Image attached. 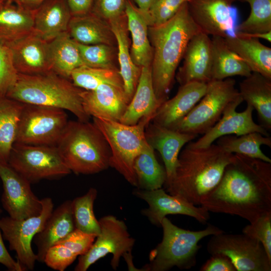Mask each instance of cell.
<instances>
[{
    "instance_id": "7",
    "label": "cell",
    "mask_w": 271,
    "mask_h": 271,
    "mask_svg": "<svg viewBox=\"0 0 271 271\" xmlns=\"http://www.w3.org/2000/svg\"><path fill=\"white\" fill-rule=\"evenodd\" d=\"M149 117L142 118L134 125L93 117V122L100 130L110 150L109 167L121 174L132 186L138 187L133 169L136 158L148 144L145 129L152 121Z\"/></svg>"
},
{
    "instance_id": "43",
    "label": "cell",
    "mask_w": 271,
    "mask_h": 271,
    "mask_svg": "<svg viewBox=\"0 0 271 271\" xmlns=\"http://www.w3.org/2000/svg\"><path fill=\"white\" fill-rule=\"evenodd\" d=\"M188 0H154L148 12L150 26L162 25L173 18Z\"/></svg>"
},
{
    "instance_id": "1",
    "label": "cell",
    "mask_w": 271,
    "mask_h": 271,
    "mask_svg": "<svg viewBox=\"0 0 271 271\" xmlns=\"http://www.w3.org/2000/svg\"><path fill=\"white\" fill-rule=\"evenodd\" d=\"M200 205L209 212L236 215L249 223L271 212V163L234 154Z\"/></svg>"
},
{
    "instance_id": "32",
    "label": "cell",
    "mask_w": 271,
    "mask_h": 271,
    "mask_svg": "<svg viewBox=\"0 0 271 271\" xmlns=\"http://www.w3.org/2000/svg\"><path fill=\"white\" fill-rule=\"evenodd\" d=\"M51 70L70 79L71 73L85 65L77 43L65 32L48 42Z\"/></svg>"
},
{
    "instance_id": "9",
    "label": "cell",
    "mask_w": 271,
    "mask_h": 271,
    "mask_svg": "<svg viewBox=\"0 0 271 271\" xmlns=\"http://www.w3.org/2000/svg\"><path fill=\"white\" fill-rule=\"evenodd\" d=\"M8 164L31 184L58 179L71 173L54 146L14 143Z\"/></svg>"
},
{
    "instance_id": "33",
    "label": "cell",
    "mask_w": 271,
    "mask_h": 271,
    "mask_svg": "<svg viewBox=\"0 0 271 271\" xmlns=\"http://www.w3.org/2000/svg\"><path fill=\"white\" fill-rule=\"evenodd\" d=\"M211 80L234 76L247 77L251 71L245 62L227 46L225 38L212 36Z\"/></svg>"
},
{
    "instance_id": "41",
    "label": "cell",
    "mask_w": 271,
    "mask_h": 271,
    "mask_svg": "<svg viewBox=\"0 0 271 271\" xmlns=\"http://www.w3.org/2000/svg\"><path fill=\"white\" fill-rule=\"evenodd\" d=\"M18 76L11 49L0 42V99L6 97Z\"/></svg>"
},
{
    "instance_id": "44",
    "label": "cell",
    "mask_w": 271,
    "mask_h": 271,
    "mask_svg": "<svg viewBox=\"0 0 271 271\" xmlns=\"http://www.w3.org/2000/svg\"><path fill=\"white\" fill-rule=\"evenodd\" d=\"M77 257L70 249L62 244L57 243L47 250L44 262L53 269L64 271Z\"/></svg>"
},
{
    "instance_id": "23",
    "label": "cell",
    "mask_w": 271,
    "mask_h": 271,
    "mask_svg": "<svg viewBox=\"0 0 271 271\" xmlns=\"http://www.w3.org/2000/svg\"><path fill=\"white\" fill-rule=\"evenodd\" d=\"M75 228L72 200H67L53 209L43 229L34 237L37 261L44 262L49 248L61 240Z\"/></svg>"
},
{
    "instance_id": "36",
    "label": "cell",
    "mask_w": 271,
    "mask_h": 271,
    "mask_svg": "<svg viewBox=\"0 0 271 271\" xmlns=\"http://www.w3.org/2000/svg\"><path fill=\"white\" fill-rule=\"evenodd\" d=\"M217 143L227 152L246 156L271 163V159L260 149L262 145L271 147V138L269 136H265L257 132L240 136L226 135L218 138Z\"/></svg>"
},
{
    "instance_id": "13",
    "label": "cell",
    "mask_w": 271,
    "mask_h": 271,
    "mask_svg": "<svg viewBox=\"0 0 271 271\" xmlns=\"http://www.w3.org/2000/svg\"><path fill=\"white\" fill-rule=\"evenodd\" d=\"M211 236L207 246L208 253L226 255L237 271L271 270V260L258 240L243 233L223 232Z\"/></svg>"
},
{
    "instance_id": "5",
    "label": "cell",
    "mask_w": 271,
    "mask_h": 271,
    "mask_svg": "<svg viewBox=\"0 0 271 271\" xmlns=\"http://www.w3.org/2000/svg\"><path fill=\"white\" fill-rule=\"evenodd\" d=\"M56 147L76 174H94L109 167V147L93 122L69 120Z\"/></svg>"
},
{
    "instance_id": "16",
    "label": "cell",
    "mask_w": 271,
    "mask_h": 271,
    "mask_svg": "<svg viewBox=\"0 0 271 271\" xmlns=\"http://www.w3.org/2000/svg\"><path fill=\"white\" fill-rule=\"evenodd\" d=\"M134 195L145 201L149 205L142 213L154 225H160L167 215L180 214L195 218L201 223H206L210 218L209 212L202 206L198 207L187 201L167 193L162 188L153 190L138 189Z\"/></svg>"
},
{
    "instance_id": "45",
    "label": "cell",
    "mask_w": 271,
    "mask_h": 271,
    "mask_svg": "<svg viewBox=\"0 0 271 271\" xmlns=\"http://www.w3.org/2000/svg\"><path fill=\"white\" fill-rule=\"evenodd\" d=\"M126 0H93L92 13L108 22L125 14Z\"/></svg>"
},
{
    "instance_id": "51",
    "label": "cell",
    "mask_w": 271,
    "mask_h": 271,
    "mask_svg": "<svg viewBox=\"0 0 271 271\" xmlns=\"http://www.w3.org/2000/svg\"><path fill=\"white\" fill-rule=\"evenodd\" d=\"M137 6L141 10L148 12L154 0H133Z\"/></svg>"
},
{
    "instance_id": "20",
    "label": "cell",
    "mask_w": 271,
    "mask_h": 271,
    "mask_svg": "<svg viewBox=\"0 0 271 271\" xmlns=\"http://www.w3.org/2000/svg\"><path fill=\"white\" fill-rule=\"evenodd\" d=\"M8 46L18 74L35 75L52 71L48 42L34 31Z\"/></svg>"
},
{
    "instance_id": "26",
    "label": "cell",
    "mask_w": 271,
    "mask_h": 271,
    "mask_svg": "<svg viewBox=\"0 0 271 271\" xmlns=\"http://www.w3.org/2000/svg\"><path fill=\"white\" fill-rule=\"evenodd\" d=\"M162 103L155 94L151 66L143 67L136 91L120 122L134 125L143 117H149L153 119Z\"/></svg>"
},
{
    "instance_id": "22",
    "label": "cell",
    "mask_w": 271,
    "mask_h": 271,
    "mask_svg": "<svg viewBox=\"0 0 271 271\" xmlns=\"http://www.w3.org/2000/svg\"><path fill=\"white\" fill-rule=\"evenodd\" d=\"M207 83L191 82L181 85L176 94L159 107L151 122L172 128L197 104L206 93Z\"/></svg>"
},
{
    "instance_id": "39",
    "label": "cell",
    "mask_w": 271,
    "mask_h": 271,
    "mask_svg": "<svg viewBox=\"0 0 271 271\" xmlns=\"http://www.w3.org/2000/svg\"><path fill=\"white\" fill-rule=\"evenodd\" d=\"M250 7L248 18L237 26L235 32L247 35L271 31V0H238Z\"/></svg>"
},
{
    "instance_id": "29",
    "label": "cell",
    "mask_w": 271,
    "mask_h": 271,
    "mask_svg": "<svg viewBox=\"0 0 271 271\" xmlns=\"http://www.w3.org/2000/svg\"><path fill=\"white\" fill-rule=\"evenodd\" d=\"M239 94L247 104L256 111L260 125L271 129V79L256 72L239 83Z\"/></svg>"
},
{
    "instance_id": "30",
    "label": "cell",
    "mask_w": 271,
    "mask_h": 271,
    "mask_svg": "<svg viewBox=\"0 0 271 271\" xmlns=\"http://www.w3.org/2000/svg\"><path fill=\"white\" fill-rule=\"evenodd\" d=\"M35 10L11 0L0 4V42L9 46L33 31Z\"/></svg>"
},
{
    "instance_id": "38",
    "label": "cell",
    "mask_w": 271,
    "mask_h": 271,
    "mask_svg": "<svg viewBox=\"0 0 271 271\" xmlns=\"http://www.w3.org/2000/svg\"><path fill=\"white\" fill-rule=\"evenodd\" d=\"M97 191L90 188L83 195L72 200V213L75 228L84 233L98 235L100 226L93 211Z\"/></svg>"
},
{
    "instance_id": "18",
    "label": "cell",
    "mask_w": 271,
    "mask_h": 271,
    "mask_svg": "<svg viewBox=\"0 0 271 271\" xmlns=\"http://www.w3.org/2000/svg\"><path fill=\"white\" fill-rule=\"evenodd\" d=\"M183 58V65L176 75L181 85L211 81V40L208 35L201 31L195 34L190 40Z\"/></svg>"
},
{
    "instance_id": "50",
    "label": "cell",
    "mask_w": 271,
    "mask_h": 271,
    "mask_svg": "<svg viewBox=\"0 0 271 271\" xmlns=\"http://www.w3.org/2000/svg\"><path fill=\"white\" fill-rule=\"evenodd\" d=\"M26 9L35 10L46 0H11Z\"/></svg>"
},
{
    "instance_id": "8",
    "label": "cell",
    "mask_w": 271,
    "mask_h": 271,
    "mask_svg": "<svg viewBox=\"0 0 271 271\" xmlns=\"http://www.w3.org/2000/svg\"><path fill=\"white\" fill-rule=\"evenodd\" d=\"M235 84L231 78L209 82L203 97L171 129L197 136L206 133L220 119L227 106L242 98Z\"/></svg>"
},
{
    "instance_id": "46",
    "label": "cell",
    "mask_w": 271,
    "mask_h": 271,
    "mask_svg": "<svg viewBox=\"0 0 271 271\" xmlns=\"http://www.w3.org/2000/svg\"><path fill=\"white\" fill-rule=\"evenodd\" d=\"M96 236V235L86 233L75 229L57 243L66 246L79 256L85 254L89 249Z\"/></svg>"
},
{
    "instance_id": "42",
    "label": "cell",
    "mask_w": 271,
    "mask_h": 271,
    "mask_svg": "<svg viewBox=\"0 0 271 271\" xmlns=\"http://www.w3.org/2000/svg\"><path fill=\"white\" fill-rule=\"evenodd\" d=\"M242 233L258 240L271 260V212L250 222L243 228Z\"/></svg>"
},
{
    "instance_id": "24",
    "label": "cell",
    "mask_w": 271,
    "mask_h": 271,
    "mask_svg": "<svg viewBox=\"0 0 271 271\" xmlns=\"http://www.w3.org/2000/svg\"><path fill=\"white\" fill-rule=\"evenodd\" d=\"M125 14L131 37L130 51L132 60L141 68L151 66L153 52L148 34L150 25L149 12L140 10L130 0H126Z\"/></svg>"
},
{
    "instance_id": "14",
    "label": "cell",
    "mask_w": 271,
    "mask_h": 271,
    "mask_svg": "<svg viewBox=\"0 0 271 271\" xmlns=\"http://www.w3.org/2000/svg\"><path fill=\"white\" fill-rule=\"evenodd\" d=\"M0 179L3 187L1 202L10 217L22 220L40 214L41 200L32 191L29 181L8 164H0Z\"/></svg>"
},
{
    "instance_id": "35",
    "label": "cell",
    "mask_w": 271,
    "mask_h": 271,
    "mask_svg": "<svg viewBox=\"0 0 271 271\" xmlns=\"http://www.w3.org/2000/svg\"><path fill=\"white\" fill-rule=\"evenodd\" d=\"M138 188L153 190L162 188L166 181V173L158 162L154 149L148 143L138 154L133 164Z\"/></svg>"
},
{
    "instance_id": "11",
    "label": "cell",
    "mask_w": 271,
    "mask_h": 271,
    "mask_svg": "<svg viewBox=\"0 0 271 271\" xmlns=\"http://www.w3.org/2000/svg\"><path fill=\"white\" fill-rule=\"evenodd\" d=\"M100 232L89 249L79 256L75 271H86L94 263L108 253L112 254L111 266L116 270L121 257L131 253L134 239L130 236L122 220L107 215L99 220Z\"/></svg>"
},
{
    "instance_id": "17",
    "label": "cell",
    "mask_w": 271,
    "mask_h": 271,
    "mask_svg": "<svg viewBox=\"0 0 271 271\" xmlns=\"http://www.w3.org/2000/svg\"><path fill=\"white\" fill-rule=\"evenodd\" d=\"M239 99L231 103L224 110L220 119L206 133L194 142L188 145L194 148H204L213 144L221 137L234 134L240 136L253 132H259L269 136L267 130L253 120V108L247 104L246 109L242 112H237V107L242 102Z\"/></svg>"
},
{
    "instance_id": "25",
    "label": "cell",
    "mask_w": 271,
    "mask_h": 271,
    "mask_svg": "<svg viewBox=\"0 0 271 271\" xmlns=\"http://www.w3.org/2000/svg\"><path fill=\"white\" fill-rule=\"evenodd\" d=\"M108 23L116 39L119 72L124 93L129 103L136 91L142 68L136 65L131 59L125 14Z\"/></svg>"
},
{
    "instance_id": "53",
    "label": "cell",
    "mask_w": 271,
    "mask_h": 271,
    "mask_svg": "<svg viewBox=\"0 0 271 271\" xmlns=\"http://www.w3.org/2000/svg\"></svg>"
},
{
    "instance_id": "52",
    "label": "cell",
    "mask_w": 271,
    "mask_h": 271,
    "mask_svg": "<svg viewBox=\"0 0 271 271\" xmlns=\"http://www.w3.org/2000/svg\"><path fill=\"white\" fill-rule=\"evenodd\" d=\"M3 1V0H0V4Z\"/></svg>"
},
{
    "instance_id": "34",
    "label": "cell",
    "mask_w": 271,
    "mask_h": 271,
    "mask_svg": "<svg viewBox=\"0 0 271 271\" xmlns=\"http://www.w3.org/2000/svg\"><path fill=\"white\" fill-rule=\"evenodd\" d=\"M23 106L7 97L0 99V164H8Z\"/></svg>"
},
{
    "instance_id": "27",
    "label": "cell",
    "mask_w": 271,
    "mask_h": 271,
    "mask_svg": "<svg viewBox=\"0 0 271 271\" xmlns=\"http://www.w3.org/2000/svg\"><path fill=\"white\" fill-rule=\"evenodd\" d=\"M71 17L66 0H46L35 10L33 31L49 42L67 31Z\"/></svg>"
},
{
    "instance_id": "21",
    "label": "cell",
    "mask_w": 271,
    "mask_h": 271,
    "mask_svg": "<svg viewBox=\"0 0 271 271\" xmlns=\"http://www.w3.org/2000/svg\"><path fill=\"white\" fill-rule=\"evenodd\" d=\"M148 143L161 154L165 165L168 184L174 177L181 150L197 135L183 133L150 122L145 129Z\"/></svg>"
},
{
    "instance_id": "37",
    "label": "cell",
    "mask_w": 271,
    "mask_h": 271,
    "mask_svg": "<svg viewBox=\"0 0 271 271\" xmlns=\"http://www.w3.org/2000/svg\"><path fill=\"white\" fill-rule=\"evenodd\" d=\"M85 90H92L103 84L123 87L119 69L94 68L83 65L73 70L70 80Z\"/></svg>"
},
{
    "instance_id": "6",
    "label": "cell",
    "mask_w": 271,
    "mask_h": 271,
    "mask_svg": "<svg viewBox=\"0 0 271 271\" xmlns=\"http://www.w3.org/2000/svg\"><path fill=\"white\" fill-rule=\"evenodd\" d=\"M161 226L163 236L162 241L150 253V262L143 270L166 271L176 266L188 269L197 262V254L201 248L199 241L203 238L224 231L217 226L209 224L199 231L180 228L165 217Z\"/></svg>"
},
{
    "instance_id": "49",
    "label": "cell",
    "mask_w": 271,
    "mask_h": 271,
    "mask_svg": "<svg viewBox=\"0 0 271 271\" xmlns=\"http://www.w3.org/2000/svg\"><path fill=\"white\" fill-rule=\"evenodd\" d=\"M72 16H82L91 12L93 0H66Z\"/></svg>"
},
{
    "instance_id": "31",
    "label": "cell",
    "mask_w": 271,
    "mask_h": 271,
    "mask_svg": "<svg viewBox=\"0 0 271 271\" xmlns=\"http://www.w3.org/2000/svg\"><path fill=\"white\" fill-rule=\"evenodd\" d=\"M67 32L79 44H103L117 46L109 23L92 12L82 16H72Z\"/></svg>"
},
{
    "instance_id": "28",
    "label": "cell",
    "mask_w": 271,
    "mask_h": 271,
    "mask_svg": "<svg viewBox=\"0 0 271 271\" xmlns=\"http://www.w3.org/2000/svg\"><path fill=\"white\" fill-rule=\"evenodd\" d=\"M229 48L247 64L252 72L271 79V48L259 39L235 32L224 38Z\"/></svg>"
},
{
    "instance_id": "15",
    "label": "cell",
    "mask_w": 271,
    "mask_h": 271,
    "mask_svg": "<svg viewBox=\"0 0 271 271\" xmlns=\"http://www.w3.org/2000/svg\"><path fill=\"white\" fill-rule=\"evenodd\" d=\"M237 0H188L190 15L206 35L225 38L234 36L237 27V11L233 3Z\"/></svg>"
},
{
    "instance_id": "47",
    "label": "cell",
    "mask_w": 271,
    "mask_h": 271,
    "mask_svg": "<svg viewBox=\"0 0 271 271\" xmlns=\"http://www.w3.org/2000/svg\"><path fill=\"white\" fill-rule=\"evenodd\" d=\"M201 266V271H237L230 259L222 254H215Z\"/></svg>"
},
{
    "instance_id": "2",
    "label": "cell",
    "mask_w": 271,
    "mask_h": 271,
    "mask_svg": "<svg viewBox=\"0 0 271 271\" xmlns=\"http://www.w3.org/2000/svg\"><path fill=\"white\" fill-rule=\"evenodd\" d=\"M187 2L170 20L148 28L153 52V84L157 98L162 103L168 99L176 70L190 40L201 31L190 15Z\"/></svg>"
},
{
    "instance_id": "19",
    "label": "cell",
    "mask_w": 271,
    "mask_h": 271,
    "mask_svg": "<svg viewBox=\"0 0 271 271\" xmlns=\"http://www.w3.org/2000/svg\"><path fill=\"white\" fill-rule=\"evenodd\" d=\"M83 109L90 117L120 122L129 103L123 87L103 84L92 90H82Z\"/></svg>"
},
{
    "instance_id": "3",
    "label": "cell",
    "mask_w": 271,
    "mask_h": 271,
    "mask_svg": "<svg viewBox=\"0 0 271 271\" xmlns=\"http://www.w3.org/2000/svg\"><path fill=\"white\" fill-rule=\"evenodd\" d=\"M233 156L217 144L204 148L188 144L179 154L173 178L165 186L166 192L195 205H200L219 183Z\"/></svg>"
},
{
    "instance_id": "10",
    "label": "cell",
    "mask_w": 271,
    "mask_h": 271,
    "mask_svg": "<svg viewBox=\"0 0 271 271\" xmlns=\"http://www.w3.org/2000/svg\"><path fill=\"white\" fill-rule=\"evenodd\" d=\"M68 121L64 109L24 103L15 143L56 146Z\"/></svg>"
},
{
    "instance_id": "12",
    "label": "cell",
    "mask_w": 271,
    "mask_h": 271,
    "mask_svg": "<svg viewBox=\"0 0 271 271\" xmlns=\"http://www.w3.org/2000/svg\"><path fill=\"white\" fill-rule=\"evenodd\" d=\"M41 200L42 210L38 215L22 220L15 219L9 216L0 219L3 238L8 242L10 249L16 252L17 260L25 270H33L35 268L37 257L33 250L32 241L43 229L54 209L50 197Z\"/></svg>"
},
{
    "instance_id": "40",
    "label": "cell",
    "mask_w": 271,
    "mask_h": 271,
    "mask_svg": "<svg viewBox=\"0 0 271 271\" xmlns=\"http://www.w3.org/2000/svg\"><path fill=\"white\" fill-rule=\"evenodd\" d=\"M84 65L89 67L117 69V46L99 44L84 45L77 43Z\"/></svg>"
},
{
    "instance_id": "4",
    "label": "cell",
    "mask_w": 271,
    "mask_h": 271,
    "mask_svg": "<svg viewBox=\"0 0 271 271\" xmlns=\"http://www.w3.org/2000/svg\"><path fill=\"white\" fill-rule=\"evenodd\" d=\"M70 80L52 71L39 74H18L6 97L24 104L61 108L72 112L78 120L89 121L81 92Z\"/></svg>"
},
{
    "instance_id": "48",
    "label": "cell",
    "mask_w": 271,
    "mask_h": 271,
    "mask_svg": "<svg viewBox=\"0 0 271 271\" xmlns=\"http://www.w3.org/2000/svg\"><path fill=\"white\" fill-rule=\"evenodd\" d=\"M2 210L0 208V219ZM0 226V263L4 265L9 270L24 271V268L18 260H15L6 248L3 239Z\"/></svg>"
}]
</instances>
